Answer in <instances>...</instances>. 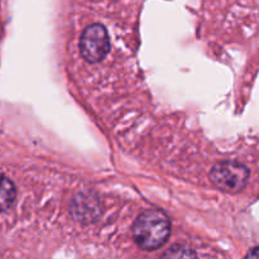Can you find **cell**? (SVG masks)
<instances>
[{"mask_svg":"<svg viewBox=\"0 0 259 259\" xmlns=\"http://www.w3.org/2000/svg\"><path fill=\"white\" fill-rule=\"evenodd\" d=\"M171 233V223L163 211L157 209L142 212L133 225V237L137 245L144 250H154L167 242Z\"/></svg>","mask_w":259,"mask_h":259,"instance_id":"cell-1","label":"cell"},{"mask_svg":"<svg viewBox=\"0 0 259 259\" xmlns=\"http://www.w3.org/2000/svg\"><path fill=\"white\" fill-rule=\"evenodd\" d=\"M249 179V171L242 163L234 161L220 162L215 164L210 172V180L222 191L239 192L247 185Z\"/></svg>","mask_w":259,"mask_h":259,"instance_id":"cell-2","label":"cell"},{"mask_svg":"<svg viewBox=\"0 0 259 259\" xmlns=\"http://www.w3.org/2000/svg\"><path fill=\"white\" fill-rule=\"evenodd\" d=\"M110 42L105 27L101 24H91L80 37V53L89 63H98L108 55Z\"/></svg>","mask_w":259,"mask_h":259,"instance_id":"cell-3","label":"cell"},{"mask_svg":"<svg viewBox=\"0 0 259 259\" xmlns=\"http://www.w3.org/2000/svg\"><path fill=\"white\" fill-rule=\"evenodd\" d=\"M17 196L14 184L8 177L0 175V212L9 209Z\"/></svg>","mask_w":259,"mask_h":259,"instance_id":"cell-4","label":"cell"},{"mask_svg":"<svg viewBox=\"0 0 259 259\" xmlns=\"http://www.w3.org/2000/svg\"><path fill=\"white\" fill-rule=\"evenodd\" d=\"M163 257L167 258H190V257H196L195 252H192L191 249L186 247H180V245H175L171 249L167 250L166 253H163Z\"/></svg>","mask_w":259,"mask_h":259,"instance_id":"cell-5","label":"cell"},{"mask_svg":"<svg viewBox=\"0 0 259 259\" xmlns=\"http://www.w3.org/2000/svg\"><path fill=\"white\" fill-rule=\"evenodd\" d=\"M248 258H259V247L253 248L249 253L247 254Z\"/></svg>","mask_w":259,"mask_h":259,"instance_id":"cell-6","label":"cell"}]
</instances>
